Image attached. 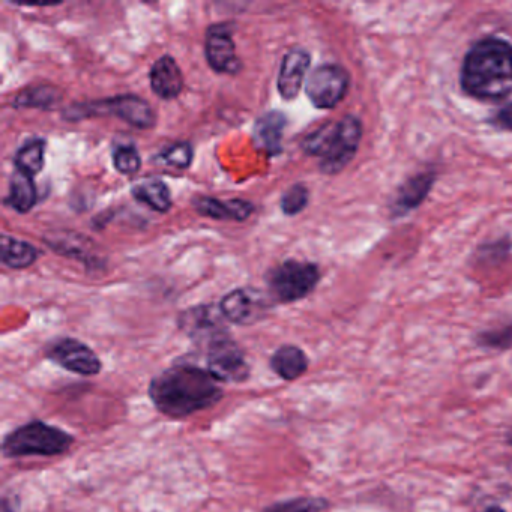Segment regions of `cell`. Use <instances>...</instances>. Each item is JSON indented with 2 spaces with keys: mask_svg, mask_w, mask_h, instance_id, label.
Segmentation results:
<instances>
[{
  "mask_svg": "<svg viewBox=\"0 0 512 512\" xmlns=\"http://www.w3.org/2000/svg\"><path fill=\"white\" fill-rule=\"evenodd\" d=\"M148 395L161 415L185 419L220 403L224 389L206 368L176 364L151 380Z\"/></svg>",
  "mask_w": 512,
  "mask_h": 512,
  "instance_id": "1",
  "label": "cell"
},
{
  "mask_svg": "<svg viewBox=\"0 0 512 512\" xmlns=\"http://www.w3.org/2000/svg\"><path fill=\"white\" fill-rule=\"evenodd\" d=\"M461 86L478 100L497 101L511 94V44L499 38L478 41L464 58Z\"/></svg>",
  "mask_w": 512,
  "mask_h": 512,
  "instance_id": "2",
  "label": "cell"
},
{
  "mask_svg": "<svg viewBox=\"0 0 512 512\" xmlns=\"http://www.w3.org/2000/svg\"><path fill=\"white\" fill-rule=\"evenodd\" d=\"M362 125L355 116H346L338 122L323 125L305 139L307 154L320 160V169L326 175L341 172L358 152Z\"/></svg>",
  "mask_w": 512,
  "mask_h": 512,
  "instance_id": "3",
  "label": "cell"
},
{
  "mask_svg": "<svg viewBox=\"0 0 512 512\" xmlns=\"http://www.w3.org/2000/svg\"><path fill=\"white\" fill-rule=\"evenodd\" d=\"M76 442L73 434L41 419H32L5 434L2 454L5 458L58 457L70 451Z\"/></svg>",
  "mask_w": 512,
  "mask_h": 512,
  "instance_id": "4",
  "label": "cell"
},
{
  "mask_svg": "<svg viewBox=\"0 0 512 512\" xmlns=\"http://www.w3.org/2000/svg\"><path fill=\"white\" fill-rule=\"evenodd\" d=\"M106 115L116 116L131 127L140 128V130H148L155 124L154 110L149 106L148 101L136 95H122L110 100L79 104L68 109L65 118L77 121V119L91 118V116Z\"/></svg>",
  "mask_w": 512,
  "mask_h": 512,
  "instance_id": "5",
  "label": "cell"
},
{
  "mask_svg": "<svg viewBox=\"0 0 512 512\" xmlns=\"http://www.w3.org/2000/svg\"><path fill=\"white\" fill-rule=\"evenodd\" d=\"M320 280L316 265L298 260H287L275 266L268 275L269 290L278 302H296L307 298Z\"/></svg>",
  "mask_w": 512,
  "mask_h": 512,
  "instance_id": "6",
  "label": "cell"
},
{
  "mask_svg": "<svg viewBox=\"0 0 512 512\" xmlns=\"http://www.w3.org/2000/svg\"><path fill=\"white\" fill-rule=\"evenodd\" d=\"M205 368L220 383L247 382L251 376V367L245 358L244 350L230 334L206 346Z\"/></svg>",
  "mask_w": 512,
  "mask_h": 512,
  "instance_id": "7",
  "label": "cell"
},
{
  "mask_svg": "<svg viewBox=\"0 0 512 512\" xmlns=\"http://www.w3.org/2000/svg\"><path fill=\"white\" fill-rule=\"evenodd\" d=\"M46 358L77 376H98L103 370L100 356L76 338L62 337L50 341L46 347Z\"/></svg>",
  "mask_w": 512,
  "mask_h": 512,
  "instance_id": "8",
  "label": "cell"
},
{
  "mask_svg": "<svg viewBox=\"0 0 512 512\" xmlns=\"http://www.w3.org/2000/svg\"><path fill=\"white\" fill-rule=\"evenodd\" d=\"M305 91L317 109H334L349 91V74L340 65H322L308 77Z\"/></svg>",
  "mask_w": 512,
  "mask_h": 512,
  "instance_id": "9",
  "label": "cell"
},
{
  "mask_svg": "<svg viewBox=\"0 0 512 512\" xmlns=\"http://www.w3.org/2000/svg\"><path fill=\"white\" fill-rule=\"evenodd\" d=\"M221 317L224 316L221 314L220 307H218V310H215L214 307H209V305L190 308V310L184 311L179 316V328L191 340L206 347L212 341L229 334L227 329L224 328Z\"/></svg>",
  "mask_w": 512,
  "mask_h": 512,
  "instance_id": "10",
  "label": "cell"
},
{
  "mask_svg": "<svg viewBox=\"0 0 512 512\" xmlns=\"http://www.w3.org/2000/svg\"><path fill=\"white\" fill-rule=\"evenodd\" d=\"M265 298L257 290L236 289L227 293L220 302V311L224 319L235 325L248 326L259 322L265 316Z\"/></svg>",
  "mask_w": 512,
  "mask_h": 512,
  "instance_id": "11",
  "label": "cell"
},
{
  "mask_svg": "<svg viewBox=\"0 0 512 512\" xmlns=\"http://www.w3.org/2000/svg\"><path fill=\"white\" fill-rule=\"evenodd\" d=\"M205 55L209 67L220 74H235L241 70V62L236 56L229 26L215 25L206 34Z\"/></svg>",
  "mask_w": 512,
  "mask_h": 512,
  "instance_id": "12",
  "label": "cell"
},
{
  "mask_svg": "<svg viewBox=\"0 0 512 512\" xmlns=\"http://www.w3.org/2000/svg\"><path fill=\"white\" fill-rule=\"evenodd\" d=\"M310 55L304 49H293L284 56L278 74L277 88L284 100L292 101L298 97L304 85L305 74L310 68Z\"/></svg>",
  "mask_w": 512,
  "mask_h": 512,
  "instance_id": "13",
  "label": "cell"
},
{
  "mask_svg": "<svg viewBox=\"0 0 512 512\" xmlns=\"http://www.w3.org/2000/svg\"><path fill=\"white\" fill-rule=\"evenodd\" d=\"M151 88L163 100L179 97L184 89V76L172 56H163L151 70Z\"/></svg>",
  "mask_w": 512,
  "mask_h": 512,
  "instance_id": "14",
  "label": "cell"
},
{
  "mask_svg": "<svg viewBox=\"0 0 512 512\" xmlns=\"http://www.w3.org/2000/svg\"><path fill=\"white\" fill-rule=\"evenodd\" d=\"M269 365L280 379L295 382L307 373L310 368V359L301 347L284 344L272 353Z\"/></svg>",
  "mask_w": 512,
  "mask_h": 512,
  "instance_id": "15",
  "label": "cell"
},
{
  "mask_svg": "<svg viewBox=\"0 0 512 512\" xmlns=\"http://www.w3.org/2000/svg\"><path fill=\"white\" fill-rule=\"evenodd\" d=\"M194 208L203 217L214 218V220H235L244 221L253 214L254 206L245 200H221L212 197H197L194 200Z\"/></svg>",
  "mask_w": 512,
  "mask_h": 512,
  "instance_id": "16",
  "label": "cell"
},
{
  "mask_svg": "<svg viewBox=\"0 0 512 512\" xmlns=\"http://www.w3.org/2000/svg\"><path fill=\"white\" fill-rule=\"evenodd\" d=\"M287 119L283 113L269 112L263 115L254 127V142L265 149L268 154L275 155L281 151V139L286 128Z\"/></svg>",
  "mask_w": 512,
  "mask_h": 512,
  "instance_id": "17",
  "label": "cell"
},
{
  "mask_svg": "<svg viewBox=\"0 0 512 512\" xmlns=\"http://www.w3.org/2000/svg\"><path fill=\"white\" fill-rule=\"evenodd\" d=\"M434 179H436L434 173H422V175L415 176V178L407 181L401 187L397 200H395V214H406V212L412 211L413 208L421 205L422 200L428 196V191L433 187Z\"/></svg>",
  "mask_w": 512,
  "mask_h": 512,
  "instance_id": "18",
  "label": "cell"
},
{
  "mask_svg": "<svg viewBox=\"0 0 512 512\" xmlns=\"http://www.w3.org/2000/svg\"><path fill=\"white\" fill-rule=\"evenodd\" d=\"M37 187H35L32 176L17 170L10 181V193L7 203L11 208L16 209L20 214H26L37 205Z\"/></svg>",
  "mask_w": 512,
  "mask_h": 512,
  "instance_id": "19",
  "label": "cell"
},
{
  "mask_svg": "<svg viewBox=\"0 0 512 512\" xmlns=\"http://www.w3.org/2000/svg\"><path fill=\"white\" fill-rule=\"evenodd\" d=\"M133 196L157 212H167L172 206L169 187L160 179H148L134 185Z\"/></svg>",
  "mask_w": 512,
  "mask_h": 512,
  "instance_id": "20",
  "label": "cell"
},
{
  "mask_svg": "<svg viewBox=\"0 0 512 512\" xmlns=\"http://www.w3.org/2000/svg\"><path fill=\"white\" fill-rule=\"evenodd\" d=\"M38 259V251L29 242L4 236L2 239V262L13 269L31 266Z\"/></svg>",
  "mask_w": 512,
  "mask_h": 512,
  "instance_id": "21",
  "label": "cell"
},
{
  "mask_svg": "<svg viewBox=\"0 0 512 512\" xmlns=\"http://www.w3.org/2000/svg\"><path fill=\"white\" fill-rule=\"evenodd\" d=\"M44 154H46V142L44 140H32L26 143L16 155V167L19 172L32 176L41 173L44 167Z\"/></svg>",
  "mask_w": 512,
  "mask_h": 512,
  "instance_id": "22",
  "label": "cell"
},
{
  "mask_svg": "<svg viewBox=\"0 0 512 512\" xmlns=\"http://www.w3.org/2000/svg\"><path fill=\"white\" fill-rule=\"evenodd\" d=\"M59 100H61V94L58 89L52 88V86H38V88L26 89L22 94L17 95L14 106L17 109H28V107L50 109V107L56 106Z\"/></svg>",
  "mask_w": 512,
  "mask_h": 512,
  "instance_id": "23",
  "label": "cell"
},
{
  "mask_svg": "<svg viewBox=\"0 0 512 512\" xmlns=\"http://www.w3.org/2000/svg\"><path fill=\"white\" fill-rule=\"evenodd\" d=\"M328 508L325 497L299 496L271 503L262 512H325Z\"/></svg>",
  "mask_w": 512,
  "mask_h": 512,
  "instance_id": "24",
  "label": "cell"
},
{
  "mask_svg": "<svg viewBox=\"0 0 512 512\" xmlns=\"http://www.w3.org/2000/svg\"><path fill=\"white\" fill-rule=\"evenodd\" d=\"M475 341L476 346L484 350L506 352V350L512 349V322L479 332Z\"/></svg>",
  "mask_w": 512,
  "mask_h": 512,
  "instance_id": "25",
  "label": "cell"
},
{
  "mask_svg": "<svg viewBox=\"0 0 512 512\" xmlns=\"http://www.w3.org/2000/svg\"><path fill=\"white\" fill-rule=\"evenodd\" d=\"M160 160L167 166L176 167L179 170L188 169L193 163V148L187 142L175 143L161 152Z\"/></svg>",
  "mask_w": 512,
  "mask_h": 512,
  "instance_id": "26",
  "label": "cell"
},
{
  "mask_svg": "<svg viewBox=\"0 0 512 512\" xmlns=\"http://www.w3.org/2000/svg\"><path fill=\"white\" fill-rule=\"evenodd\" d=\"M113 164L122 175H134L139 172L142 160L133 145H121L113 152Z\"/></svg>",
  "mask_w": 512,
  "mask_h": 512,
  "instance_id": "27",
  "label": "cell"
},
{
  "mask_svg": "<svg viewBox=\"0 0 512 512\" xmlns=\"http://www.w3.org/2000/svg\"><path fill=\"white\" fill-rule=\"evenodd\" d=\"M308 199H310V194H308V190L304 185H293L284 193L283 199H281V209H283L284 214L292 217V215L304 211Z\"/></svg>",
  "mask_w": 512,
  "mask_h": 512,
  "instance_id": "28",
  "label": "cell"
},
{
  "mask_svg": "<svg viewBox=\"0 0 512 512\" xmlns=\"http://www.w3.org/2000/svg\"><path fill=\"white\" fill-rule=\"evenodd\" d=\"M496 127L502 128V130L512 131V103L503 106L499 112L494 115L491 119Z\"/></svg>",
  "mask_w": 512,
  "mask_h": 512,
  "instance_id": "29",
  "label": "cell"
},
{
  "mask_svg": "<svg viewBox=\"0 0 512 512\" xmlns=\"http://www.w3.org/2000/svg\"><path fill=\"white\" fill-rule=\"evenodd\" d=\"M2 512H19L17 499L11 496L2 497Z\"/></svg>",
  "mask_w": 512,
  "mask_h": 512,
  "instance_id": "30",
  "label": "cell"
},
{
  "mask_svg": "<svg viewBox=\"0 0 512 512\" xmlns=\"http://www.w3.org/2000/svg\"><path fill=\"white\" fill-rule=\"evenodd\" d=\"M478 512H506V509L500 505H490Z\"/></svg>",
  "mask_w": 512,
  "mask_h": 512,
  "instance_id": "31",
  "label": "cell"
},
{
  "mask_svg": "<svg viewBox=\"0 0 512 512\" xmlns=\"http://www.w3.org/2000/svg\"><path fill=\"white\" fill-rule=\"evenodd\" d=\"M508 443H509V445H511V446H512V431H511V433H509V436H508Z\"/></svg>",
  "mask_w": 512,
  "mask_h": 512,
  "instance_id": "32",
  "label": "cell"
}]
</instances>
